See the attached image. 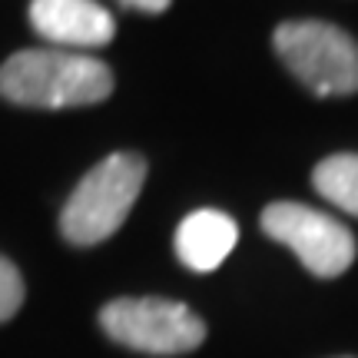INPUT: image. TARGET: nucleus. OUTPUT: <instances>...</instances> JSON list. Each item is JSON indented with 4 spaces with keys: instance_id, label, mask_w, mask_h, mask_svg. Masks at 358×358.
<instances>
[{
    "instance_id": "obj_1",
    "label": "nucleus",
    "mask_w": 358,
    "mask_h": 358,
    "mask_svg": "<svg viewBox=\"0 0 358 358\" xmlns=\"http://www.w3.org/2000/svg\"><path fill=\"white\" fill-rule=\"evenodd\" d=\"M113 93L110 66L73 50H17L0 66V96L17 106L66 110L90 106Z\"/></svg>"
},
{
    "instance_id": "obj_2",
    "label": "nucleus",
    "mask_w": 358,
    "mask_h": 358,
    "mask_svg": "<svg viewBox=\"0 0 358 358\" xmlns=\"http://www.w3.org/2000/svg\"><path fill=\"white\" fill-rule=\"evenodd\" d=\"M146 182V163L136 153H113L100 159L80 179V186L70 192L64 213H60V232L73 245H96L110 239L127 222L133 203L140 199Z\"/></svg>"
},
{
    "instance_id": "obj_3",
    "label": "nucleus",
    "mask_w": 358,
    "mask_h": 358,
    "mask_svg": "<svg viewBox=\"0 0 358 358\" xmlns=\"http://www.w3.org/2000/svg\"><path fill=\"white\" fill-rule=\"evenodd\" d=\"M275 53L315 96L358 93V43L322 20H289L275 30Z\"/></svg>"
},
{
    "instance_id": "obj_4",
    "label": "nucleus",
    "mask_w": 358,
    "mask_h": 358,
    "mask_svg": "<svg viewBox=\"0 0 358 358\" xmlns=\"http://www.w3.org/2000/svg\"><path fill=\"white\" fill-rule=\"evenodd\" d=\"M103 332L113 342L146 355H186L203 345V319L173 299H113L100 312Z\"/></svg>"
},
{
    "instance_id": "obj_5",
    "label": "nucleus",
    "mask_w": 358,
    "mask_h": 358,
    "mask_svg": "<svg viewBox=\"0 0 358 358\" xmlns=\"http://www.w3.org/2000/svg\"><path fill=\"white\" fill-rule=\"evenodd\" d=\"M262 229L268 239L289 245L299 262L319 275L335 279L355 262V236L312 206L302 203H272L262 213Z\"/></svg>"
},
{
    "instance_id": "obj_6",
    "label": "nucleus",
    "mask_w": 358,
    "mask_h": 358,
    "mask_svg": "<svg viewBox=\"0 0 358 358\" xmlns=\"http://www.w3.org/2000/svg\"><path fill=\"white\" fill-rule=\"evenodd\" d=\"M30 24L57 47H106L116 34L113 13L96 0H30Z\"/></svg>"
},
{
    "instance_id": "obj_7",
    "label": "nucleus",
    "mask_w": 358,
    "mask_h": 358,
    "mask_svg": "<svg viewBox=\"0 0 358 358\" xmlns=\"http://www.w3.org/2000/svg\"><path fill=\"white\" fill-rule=\"evenodd\" d=\"M236 243H239V226L219 209H196L176 229V256L192 272L219 268L236 249Z\"/></svg>"
},
{
    "instance_id": "obj_8",
    "label": "nucleus",
    "mask_w": 358,
    "mask_h": 358,
    "mask_svg": "<svg viewBox=\"0 0 358 358\" xmlns=\"http://www.w3.org/2000/svg\"><path fill=\"white\" fill-rule=\"evenodd\" d=\"M312 182L322 199L358 216V153H335L322 159L312 173Z\"/></svg>"
},
{
    "instance_id": "obj_9",
    "label": "nucleus",
    "mask_w": 358,
    "mask_h": 358,
    "mask_svg": "<svg viewBox=\"0 0 358 358\" xmlns=\"http://www.w3.org/2000/svg\"><path fill=\"white\" fill-rule=\"evenodd\" d=\"M24 306V279L7 256H0V322L13 319Z\"/></svg>"
},
{
    "instance_id": "obj_10",
    "label": "nucleus",
    "mask_w": 358,
    "mask_h": 358,
    "mask_svg": "<svg viewBox=\"0 0 358 358\" xmlns=\"http://www.w3.org/2000/svg\"><path fill=\"white\" fill-rule=\"evenodd\" d=\"M127 7H136V10H146V13H163L173 3V0H123Z\"/></svg>"
}]
</instances>
